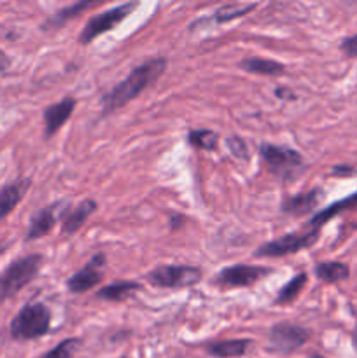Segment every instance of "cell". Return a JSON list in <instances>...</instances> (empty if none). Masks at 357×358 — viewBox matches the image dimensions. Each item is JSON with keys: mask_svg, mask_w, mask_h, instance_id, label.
I'll list each match as a JSON object with an SVG mask.
<instances>
[{"mask_svg": "<svg viewBox=\"0 0 357 358\" xmlns=\"http://www.w3.org/2000/svg\"><path fill=\"white\" fill-rule=\"evenodd\" d=\"M167 69V59L164 58H153L147 59L142 65L135 66L130 72V76L119 84H115L104 98H102V108L104 114H111V112L118 110V108L125 107L132 100H135L144 90L153 86L161 73Z\"/></svg>", "mask_w": 357, "mask_h": 358, "instance_id": "1", "label": "cell"}, {"mask_svg": "<svg viewBox=\"0 0 357 358\" xmlns=\"http://www.w3.org/2000/svg\"><path fill=\"white\" fill-rule=\"evenodd\" d=\"M51 327V311L44 304H28L14 317L10 324V336L20 341L37 339L48 334Z\"/></svg>", "mask_w": 357, "mask_h": 358, "instance_id": "2", "label": "cell"}, {"mask_svg": "<svg viewBox=\"0 0 357 358\" xmlns=\"http://www.w3.org/2000/svg\"><path fill=\"white\" fill-rule=\"evenodd\" d=\"M42 264V255H27L18 261H14L6 271L0 275V304L6 299L13 297L20 292L23 287H27L35 275L38 273Z\"/></svg>", "mask_w": 357, "mask_h": 358, "instance_id": "3", "label": "cell"}, {"mask_svg": "<svg viewBox=\"0 0 357 358\" xmlns=\"http://www.w3.org/2000/svg\"><path fill=\"white\" fill-rule=\"evenodd\" d=\"M259 152H261V159L265 161L266 168L280 178H289L294 171L303 166L301 154L289 147L265 142L259 147Z\"/></svg>", "mask_w": 357, "mask_h": 358, "instance_id": "4", "label": "cell"}, {"mask_svg": "<svg viewBox=\"0 0 357 358\" xmlns=\"http://www.w3.org/2000/svg\"><path fill=\"white\" fill-rule=\"evenodd\" d=\"M147 280L160 289H186L202 280V269L195 266H160L147 275Z\"/></svg>", "mask_w": 357, "mask_h": 358, "instance_id": "5", "label": "cell"}, {"mask_svg": "<svg viewBox=\"0 0 357 358\" xmlns=\"http://www.w3.org/2000/svg\"><path fill=\"white\" fill-rule=\"evenodd\" d=\"M135 7H136V2H126V3H121V6L112 7V9L108 10H104V13L97 14V16H93L86 23L83 34L79 35V42L80 44H90L91 41L100 37V35L105 34V31L114 30L122 20L128 17V14L132 13Z\"/></svg>", "mask_w": 357, "mask_h": 358, "instance_id": "6", "label": "cell"}, {"mask_svg": "<svg viewBox=\"0 0 357 358\" xmlns=\"http://www.w3.org/2000/svg\"><path fill=\"white\" fill-rule=\"evenodd\" d=\"M318 240V229L312 227L307 233L286 234L279 240L268 241L255 250V257H284V255L296 254L303 248L312 247Z\"/></svg>", "mask_w": 357, "mask_h": 358, "instance_id": "7", "label": "cell"}, {"mask_svg": "<svg viewBox=\"0 0 357 358\" xmlns=\"http://www.w3.org/2000/svg\"><path fill=\"white\" fill-rule=\"evenodd\" d=\"M310 339V331L300 327L296 324L282 322L270 329L268 346L270 352L276 353H293L304 345Z\"/></svg>", "mask_w": 357, "mask_h": 358, "instance_id": "8", "label": "cell"}, {"mask_svg": "<svg viewBox=\"0 0 357 358\" xmlns=\"http://www.w3.org/2000/svg\"><path fill=\"white\" fill-rule=\"evenodd\" d=\"M104 266H105V255L104 254H97L90 259L86 266L83 269L72 275L66 282V287H69L70 292L74 294H84L88 290L93 289L94 285L102 282L104 278Z\"/></svg>", "mask_w": 357, "mask_h": 358, "instance_id": "9", "label": "cell"}, {"mask_svg": "<svg viewBox=\"0 0 357 358\" xmlns=\"http://www.w3.org/2000/svg\"><path fill=\"white\" fill-rule=\"evenodd\" d=\"M270 273H272V269L259 268V266L237 264L230 266V268H224L223 271L217 275L216 282L226 287H248L255 285L259 280L268 276Z\"/></svg>", "mask_w": 357, "mask_h": 358, "instance_id": "10", "label": "cell"}, {"mask_svg": "<svg viewBox=\"0 0 357 358\" xmlns=\"http://www.w3.org/2000/svg\"><path fill=\"white\" fill-rule=\"evenodd\" d=\"M76 108V100L74 98H63L58 103L51 105L44 110V124H46V136H51L65 124L72 115Z\"/></svg>", "mask_w": 357, "mask_h": 358, "instance_id": "11", "label": "cell"}, {"mask_svg": "<svg viewBox=\"0 0 357 358\" xmlns=\"http://www.w3.org/2000/svg\"><path fill=\"white\" fill-rule=\"evenodd\" d=\"M318 201H321V191H317V189L301 192L298 196H287L282 201V212L296 217L304 215V213H310L312 210L317 208Z\"/></svg>", "mask_w": 357, "mask_h": 358, "instance_id": "12", "label": "cell"}, {"mask_svg": "<svg viewBox=\"0 0 357 358\" xmlns=\"http://www.w3.org/2000/svg\"><path fill=\"white\" fill-rule=\"evenodd\" d=\"M97 210V201L93 199H84L74 210H70L65 217H63L62 224V234L70 236V234L77 233L83 227V224L90 219L91 213Z\"/></svg>", "mask_w": 357, "mask_h": 358, "instance_id": "13", "label": "cell"}, {"mask_svg": "<svg viewBox=\"0 0 357 358\" xmlns=\"http://www.w3.org/2000/svg\"><path fill=\"white\" fill-rule=\"evenodd\" d=\"M56 208H58V205H49L31 217L30 227H28L27 233L28 241L37 240V238H42L48 233H51V229L56 224Z\"/></svg>", "mask_w": 357, "mask_h": 358, "instance_id": "14", "label": "cell"}, {"mask_svg": "<svg viewBox=\"0 0 357 358\" xmlns=\"http://www.w3.org/2000/svg\"><path fill=\"white\" fill-rule=\"evenodd\" d=\"M28 187H30V180H16L0 189V220L6 219L16 208V205L23 199Z\"/></svg>", "mask_w": 357, "mask_h": 358, "instance_id": "15", "label": "cell"}, {"mask_svg": "<svg viewBox=\"0 0 357 358\" xmlns=\"http://www.w3.org/2000/svg\"><path fill=\"white\" fill-rule=\"evenodd\" d=\"M251 341L248 339H226V341H217L206 346V352L217 358H237L247 353Z\"/></svg>", "mask_w": 357, "mask_h": 358, "instance_id": "16", "label": "cell"}, {"mask_svg": "<svg viewBox=\"0 0 357 358\" xmlns=\"http://www.w3.org/2000/svg\"><path fill=\"white\" fill-rule=\"evenodd\" d=\"M315 275H317V278H321L322 282L336 283L349 278L350 269L349 266L342 264V262H318V264L315 266Z\"/></svg>", "mask_w": 357, "mask_h": 358, "instance_id": "17", "label": "cell"}, {"mask_svg": "<svg viewBox=\"0 0 357 358\" xmlns=\"http://www.w3.org/2000/svg\"><path fill=\"white\" fill-rule=\"evenodd\" d=\"M240 65L247 72L261 73V76H282L284 70H286L282 63L265 58H245Z\"/></svg>", "mask_w": 357, "mask_h": 358, "instance_id": "18", "label": "cell"}, {"mask_svg": "<svg viewBox=\"0 0 357 358\" xmlns=\"http://www.w3.org/2000/svg\"><path fill=\"white\" fill-rule=\"evenodd\" d=\"M142 287L135 282H114L111 285L104 287L100 292L97 294L98 299L105 301H125L128 299L130 296H133L135 290H140Z\"/></svg>", "mask_w": 357, "mask_h": 358, "instance_id": "19", "label": "cell"}, {"mask_svg": "<svg viewBox=\"0 0 357 358\" xmlns=\"http://www.w3.org/2000/svg\"><path fill=\"white\" fill-rule=\"evenodd\" d=\"M352 206H357V191L354 192V194H350L349 198L342 199V201H336L332 203L331 206H328L326 210H322V212H318L317 215L314 217V219L310 220V226L315 227V229H318V226H322V224L328 222L331 217L338 215L340 212H345V210L352 208Z\"/></svg>", "mask_w": 357, "mask_h": 358, "instance_id": "20", "label": "cell"}, {"mask_svg": "<svg viewBox=\"0 0 357 358\" xmlns=\"http://www.w3.org/2000/svg\"><path fill=\"white\" fill-rule=\"evenodd\" d=\"M307 285V275L304 273H301V275L294 276L290 282H287L286 285L280 289L279 296H276V304H289L293 303L294 299H296L298 296H300L301 289Z\"/></svg>", "mask_w": 357, "mask_h": 358, "instance_id": "21", "label": "cell"}, {"mask_svg": "<svg viewBox=\"0 0 357 358\" xmlns=\"http://www.w3.org/2000/svg\"><path fill=\"white\" fill-rule=\"evenodd\" d=\"M188 140L192 147L203 150H214L217 145V133L210 131V129H191L188 133Z\"/></svg>", "mask_w": 357, "mask_h": 358, "instance_id": "22", "label": "cell"}, {"mask_svg": "<svg viewBox=\"0 0 357 358\" xmlns=\"http://www.w3.org/2000/svg\"><path fill=\"white\" fill-rule=\"evenodd\" d=\"M97 3L98 2H94V0H80V2L72 3V6H69V7H65V9L58 10V13H56V16L51 17V23L52 24L65 23V21L72 20V17H76L77 14H80L83 10L90 9V7H94Z\"/></svg>", "mask_w": 357, "mask_h": 358, "instance_id": "23", "label": "cell"}, {"mask_svg": "<svg viewBox=\"0 0 357 358\" xmlns=\"http://www.w3.org/2000/svg\"><path fill=\"white\" fill-rule=\"evenodd\" d=\"M79 346H80V339L77 338L65 339V341L56 345L55 348L49 350L48 353H44V355L38 358H74L76 352L79 350Z\"/></svg>", "mask_w": 357, "mask_h": 358, "instance_id": "24", "label": "cell"}, {"mask_svg": "<svg viewBox=\"0 0 357 358\" xmlns=\"http://www.w3.org/2000/svg\"><path fill=\"white\" fill-rule=\"evenodd\" d=\"M252 9H255V3H251V6H238V3H230V6L220 7L216 13L214 20L217 23H226V21L234 20V17H241L247 13H251Z\"/></svg>", "mask_w": 357, "mask_h": 358, "instance_id": "25", "label": "cell"}, {"mask_svg": "<svg viewBox=\"0 0 357 358\" xmlns=\"http://www.w3.org/2000/svg\"><path fill=\"white\" fill-rule=\"evenodd\" d=\"M226 145L230 147L231 154L238 159H248V147L245 143V140H241L240 136H230L226 140Z\"/></svg>", "mask_w": 357, "mask_h": 358, "instance_id": "26", "label": "cell"}, {"mask_svg": "<svg viewBox=\"0 0 357 358\" xmlns=\"http://www.w3.org/2000/svg\"><path fill=\"white\" fill-rule=\"evenodd\" d=\"M340 48H342V51L345 52L346 56H350V58H357V34L352 35V37L343 38Z\"/></svg>", "mask_w": 357, "mask_h": 358, "instance_id": "27", "label": "cell"}, {"mask_svg": "<svg viewBox=\"0 0 357 358\" xmlns=\"http://www.w3.org/2000/svg\"><path fill=\"white\" fill-rule=\"evenodd\" d=\"M10 65V59L7 58V55L4 51H0V72H4V70L9 69Z\"/></svg>", "mask_w": 357, "mask_h": 358, "instance_id": "28", "label": "cell"}, {"mask_svg": "<svg viewBox=\"0 0 357 358\" xmlns=\"http://www.w3.org/2000/svg\"><path fill=\"white\" fill-rule=\"evenodd\" d=\"M354 343H356V346H357V327H356V331H354Z\"/></svg>", "mask_w": 357, "mask_h": 358, "instance_id": "29", "label": "cell"}, {"mask_svg": "<svg viewBox=\"0 0 357 358\" xmlns=\"http://www.w3.org/2000/svg\"><path fill=\"white\" fill-rule=\"evenodd\" d=\"M312 358H324V357H321V355H314Z\"/></svg>", "mask_w": 357, "mask_h": 358, "instance_id": "30", "label": "cell"}, {"mask_svg": "<svg viewBox=\"0 0 357 358\" xmlns=\"http://www.w3.org/2000/svg\"><path fill=\"white\" fill-rule=\"evenodd\" d=\"M2 250H4V247H2V245H0V254H2Z\"/></svg>", "mask_w": 357, "mask_h": 358, "instance_id": "31", "label": "cell"}]
</instances>
